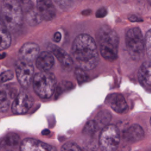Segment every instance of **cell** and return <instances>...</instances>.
Returning <instances> with one entry per match:
<instances>
[{
    "mask_svg": "<svg viewBox=\"0 0 151 151\" xmlns=\"http://www.w3.org/2000/svg\"><path fill=\"white\" fill-rule=\"evenodd\" d=\"M54 2L62 9H70L74 4L75 0H54Z\"/></svg>",
    "mask_w": 151,
    "mask_h": 151,
    "instance_id": "24",
    "label": "cell"
},
{
    "mask_svg": "<svg viewBox=\"0 0 151 151\" xmlns=\"http://www.w3.org/2000/svg\"><path fill=\"white\" fill-rule=\"evenodd\" d=\"M1 18L9 32H15L20 28L22 24V10L15 0H3Z\"/></svg>",
    "mask_w": 151,
    "mask_h": 151,
    "instance_id": "3",
    "label": "cell"
},
{
    "mask_svg": "<svg viewBox=\"0 0 151 151\" xmlns=\"http://www.w3.org/2000/svg\"><path fill=\"white\" fill-rule=\"evenodd\" d=\"M57 80L55 76L48 71H41L34 75L32 78L33 88L41 98H50L54 93Z\"/></svg>",
    "mask_w": 151,
    "mask_h": 151,
    "instance_id": "4",
    "label": "cell"
},
{
    "mask_svg": "<svg viewBox=\"0 0 151 151\" xmlns=\"http://www.w3.org/2000/svg\"><path fill=\"white\" fill-rule=\"evenodd\" d=\"M61 151H83V150L76 143L68 142L65 143L62 146Z\"/></svg>",
    "mask_w": 151,
    "mask_h": 151,
    "instance_id": "26",
    "label": "cell"
},
{
    "mask_svg": "<svg viewBox=\"0 0 151 151\" xmlns=\"http://www.w3.org/2000/svg\"><path fill=\"white\" fill-rule=\"evenodd\" d=\"M19 141V136L17 134L8 133L0 140V149L16 146L18 144Z\"/></svg>",
    "mask_w": 151,
    "mask_h": 151,
    "instance_id": "18",
    "label": "cell"
},
{
    "mask_svg": "<svg viewBox=\"0 0 151 151\" xmlns=\"http://www.w3.org/2000/svg\"><path fill=\"white\" fill-rule=\"evenodd\" d=\"M39 46L34 42H26L19 49L18 57L21 61L31 63L38 55Z\"/></svg>",
    "mask_w": 151,
    "mask_h": 151,
    "instance_id": "10",
    "label": "cell"
},
{
    "mask_svg": "<svg viewBox=\"0 0 151 151\" xmlns=\"http://www.w3.org/2000/svg\"><path fill=\"white\" fill-rule=\"evenodd\" d=\"M9 101L6 93L0 90V112H5L8 110Z\"/></svg>",
    "mask_w": 151,
    "mask_h": 151,
    "instance_id": "21",
    "label": "cell"
},
{
    "mask_svg": "<svg viewBox=\"0 0 151 151\" xmlns=\"http://www.w3.org/2000/svg\"><path fill=\"white\" fill-rule=\"evenodd\" d=\"M11 43L10 32L0 20V51L8 48Z\"/></svg>",
    "mask_w": 151,
    "mask_h": 151,
    "instance_id": "17",
    "label": "cell"
},
{
    "mask_svg": "<svg viewBox=\"0 0 151 151\" xmlns=\"http://www.w3.org/2000/svg\"><path fill=\"white\" fill-rule=\"evenodd\" d=\"M97 39L101 56L109 61L117 58L119 37L117 33L107 25L102 26L98 31Z\"/></svg>",
    "mask_w": 151,
    "mask_h": 151,
    "instance_id": "2",
    "label": "cell"
},
{
    "mask_svg": "<svg viewBox=\"0 0 151 151\" xmlns=\"http://www.w3.org/2000/svg\"><path fill=\"white\" fill-rule=\"evenodd\" d=\"M50 133V131L48 129H45L42 132V135H47L48 134V133Z\"/></svg>",
    "mask_w": 151,
    "mask_h": 151,
    "instance_id": "32",
    "label": "cell"
},
{
    "mask_svg": "<svg viewBox=\"0 0 151 151\" xmlns=\"http://www.w3.org/2000/svg\"><path fill=\"white\" fill-rule=\"evenodd\" d=\"M71 52L77 65L83 70H91L99 62L97 45L92 37L88 34H80L75 38Z\"/></svg>",
    "mask_w": 151,
    "mask_h": 151,
    "instance_id": "1",
    "label": "cell"
},
{
    "mask_svg": "<svg viewBox=\"0 0 151 151\" xmlns=\"http://www.w3.org/2000/svg\"><path fill=\"white\" fill-rule=\"evenodd\" d=\"M49 50L56 57L62 66L66 68L72 67L74 61L71 56L64 50L53 44L49 46Z\"/></svg>",
    "mask_w": 151,
    "mask_h": 151,
    "instance_id": "13",
    "label": "cell"
},
{
    "mask_svg": "<svg viewBox=\"0 0 151 151\" xmlns=\"http://www.w3.org/2000/svg\"><path fill=\"white\" fill-rule=\"evenodd\" d=\"M24 11L28 12L32 9V5L31 0H15Z\"/></svg>",
    "mask_w": 151,
    "mask_h": 151,
    "instance_id": "27",
    "label": "cell"
},
{
    "mask_svg": "<svg viewBox=\"0 0 151 151\" xmlns=\"http://www.w3.org/2000/svg\"><path fill=\"white\" fill-rule=\"evenodd\" d=\"M129 19L132 22H139L142 21V19L140 17L135 15H131L129 17Z\"/></svg>",
    "mask_w": 151,
    "mask_h": 151,
    "instance_id": "30",
    "label": "cell"
},
{
    "mask_svg": "<svg viewBox=\"0 0 151 151\" xmlns=\"http://www.w3.org/2000/svg\"><path fill=\"white\" fill-rule=\"evenodd\" d=\"M99 130V127L94 120L88 121L83 129V133L87 134H93Z\"/></svg>",
    "mask_w": 151,
    "mask_h": 151,
    "instance_id": "22",
    "label": "cell"
},
{
    "mask_svg": "<svg viewBox=\"0 0 151 151\" xmlns=\"http://www.w3.org/2000/svg\"><path fill=\"white\" fill-rule=\"evenodd\" d=\"M37 11L42 20L50 21L55 16V9L51 0H37Z\"/></svg>",
    "mask_w": 151,
    "mask_h": 151,
    "instance_id": "11",
    "label": "cell"
},
{
    "mask_svg": "<svg viewBox=\"0 0 151 151\" xmlns=\"http://www.w3.org/2000/svg\"><path fill=\"white\" fill-rule=\"evenodd\" d=\"M14 77V74L11 70H7L0 74V84L4 83L7 81L12 79Z\"/></svg>",
    "mask_w": 151,
    "mask_h": 151,
    "instance_id": "28",
    "label": "cell"
},
{
    "mask_svg": "<svg viewBox=\"0 0 151 151\" xmlns=\"http://www.w3.org/2000/svg\"><path fill=\"white\" fill-rule=\"evenodd\" d=\"M54 59L51 52L44 51L40 54L36 60V66L41 71H48L53 66Z\"/></svg>",
    "mask_w": 151,
    "mask_h": 151,
    "instance_id": "14",
    "label": "cell"
},
{
    "mask_svg": "<svg viewBox=\"0 0 151 151\" xmlns=\"http://www.w3.org/2000/svg\"><path fill=\"white\" fill-rule=\"evenodd\" d=\"M42 19L37 11L31 9L27 12L26 15V21L30 26H36L40 24Z\"/></svg>",
    "mask_w": 151,
    "mask_h": 151,
    "instance_id": "20",
    "label": "cell"
},
{
    "mask_svg": "<svg viewBox=\"0 0 151 151\" xmlns=\"http://www.w3.org/2000/svg\"><path fill=\"white\" fill-rule=\"evenodd\" d=\"M85 71L86 70H83L79 67L75 70V71H74L75 76L76 77L77 80L80 84L86 82L89 78L88 74L86 73Z\"/></svg>",
    "mask_w": 151,
    "mask_h": 151,
    "instance_id": "23",
    "label": "cell"
},
{
    "mask_svg": "<svg viewBox=\"0 0 151 151\" xmlns=\"http://www.w3.org/2000/svg\"><path fill=\"white\" fill-rule=\"evenodd\" d=\"M111 114L106 110L100 111L97 114L96 119H94L99 129H103L104 127L109 124V123L111 120Z\"/></svg>",
    "mask_w": 151,
    "mask_h": 151,
    "instance_id": "19",
    "label": "cell"
},
{
    "mask_svg": "<svg viewBox=\"0 0 151 151\" xmlns=\"http://www.w3.org/2000/svg\"><path fill=\"white\" fill-rule=\"evenodd\" d=\"M17 78L20 85L27 88L32 81L34 77V67L29 62L20 60L15 67Z\"/></svg>",
    "mask_w": 151,
    "mask_h": 151,
    "instance_id": "7",
    "label": "cell"
},
{
    "mask_svg": "<svg viewBox=\"0 0 151 151\" xmlns=\"http://www.w3.org/2000/svg\"><path fill=\"white\" fill-rule=\"evenodd\" d=\"M119 143V131L115 125L107 124L102 129L99 137L101 151H116Z\"/></svg>",
    "mask_w": 151,
    "mask_h": 151,
    "instance_id": "6",
    "label": "cell"
},
{
    "mask_svg": "<svg viewBox=\"0 0 151 151\" xmlns=\"http://www.w3.org/2000/svg\"><path fill=\"white\" fill-rule=\"evenodd\" d=\"M126 45L131 58L134 60H140L145 53L144 39L140 29L134 27L130 28L126 34Z\"/></svg>",
    "mask_w": 151,
    "mask_h": 151,
    "instance_id": "5",
    "label": "cell"
},
{
    "mask_svg": "<svg viewBox=\"0 0 151 151\" xmlns=\"http://www.w3.org/2000/svg\"><path fill=\"white\" fill-rule=\"evenodd\" d=\"M151 67L150 63L149 61H145L140 67L137 77L141 84L146 87H150L151 86Z\"/></svg>",
    "mask_w": 151,
    "mask_h": 151,
    "instance_id": "16",
    "label": "cell"
},
{
    "mask_svg": "<svg viewBox=\"0 0 151 151\" xmlns=\"http://www.w3.org/2000/svg\"><path fill=\"white\" fill-rule=\"evenodd\" d=\"M34 101L27 93L21 92L14 99L12 104V111L15 114L26 113L32 107Z\"/></svg>",
    "mask_w": 151,
    "mask_h": 151,
    "instance_id": "8",
    "label": "cell"
},
{
    "mask_svg": "<svg viewBox=\"0 0 151 151\" xmlns=\"http://www.w3.org/2000/svg\"><path fill=\"white\" fill-rule=\"evenodd\" d=\"M107 103L118 113H123L127 109V104L123 97L120 93H115L109 95L106 99Z\"/></svg>",
    "mask_w": 151,
    "mask_h": 151,
    "instance_id": "12",
    "label": "cell"
},
{
    "mask_svg": "<svg viewBox=\"0 0 151 151\" xmlns=\"http://www.w3.org/2000/svg\"><path fill=\"white\" fill-rule=\"evenodd\" d=\"M144 44L145 50H146L147 57L150 59L151 55V32L150 29H149L146 34L145 38L144 40Z\"/></svg>",
    "mask_w": 151,
    "mask_h": 151,
    "instance_id": "25",
    "label": "cell"
},
{
    "mask_svg": "<svg viewBox=\"0 0 151 151\" xmlns=\"http://www.w3.org/2000/svg\"><path fill=\"white\" fill-rule=\"evenodd\" d=\"M144 136L145 133L142 127L137 124L131 125L124 133V139L132 143L142 140Z\"/></svg>",
    "mask_w": 151,
    "mask_h": 151,
    "instance_id": "15",
    "label": "cell"
},
{
    "mask_svg": "<svg viewBox=\"0 0 151 151\" xmlns=\"http://www.w3.org/2000/svg\"><path fill=\"white\" fill-rule=\"evenodd\" d=\"M61 39V35L60 34V32H57L54 34V36H53V40L56 42H58L59 41H60Z\"/></svg>",
    "mask_w": 151,
    "mask_h": 151,
    "instance_id": "31",
    "label": "cell"
},
{
    "mask_svg": "<svg viewBox=\"0 0 151 151\" xmlns=\"http://www.w3.org/2000/svg\"><path fill=\"white\" fill-rule=\"evenodd\" d=\"M20 151H56V149L37 139L26 138L21 143Z\"/></svg>",
    "mask_w": 151,
    "mask_h": 151,
    "instance_id": "9",
    "label": "cell"
},
{
    "mask_svg": "<svg viewBox=\"0 0 151 151\" xmlns=\"http://www.w3.org/2000/svg\"><path fill=\"white\" fill-rule=\"evenodd\" d=\"M107 10L105 8H101L100 9H99L97 12H96V17L97 18H103L104 17H105L107 14Z\"/></svg>",
    "mask_w": 151,
    "mask_h": 151,
    "instance_id": "29",
    "label": "cell"
}]
</instances>
